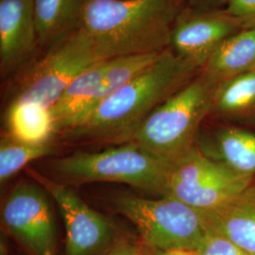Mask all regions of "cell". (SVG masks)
<instances>
[{"instance_id": "cell-16", "label": "cell", "mask_w": 255, "mask_h": 255, "mask_svg": "<svg viewBox=\"0 0 255 255\" xmlns=\"http://www.w3.org/2000/svg\"><path fill=\"white\" fill-rule=\"evenodd\" d=\"M6 123L9 137L25 144L47 143L56 132L50 108L32 101H11Z\"/></svg>"}, {"instance_id": "cell-4", "label": "cell", "mask_w": 255, "mask_h": 255, "mask_svg": "<svg viewBox=\"0 0 255 255\" xmlns=\"http://www.w3.org/2000/svg\"><path fill=\"white\" fill-rule=\"evenodd\" d=\"M172 166L132 144L100 152H77L59 158L53 169L64 181L74 183H125L163 196Z\"/></svg>"}, {"instance_id": "cell-11", "label": "cell", "mask_w": 255, "mask_h": 255, "mask_svg": "<svg viewBox=\"0 0 255 255\" xmlns=\"http://www.w3.org/2000/svg\"><path fill=\"white\" fill-rule=\"evenodd\" d=\"M38 47L34 0H0L1 76L28 66Z\"/></svg>"}, {"instance_id": "cell-12", "label": "cell", "mask_w": 255, "mask_h": 255, "mask_svg": "<svg viewBox=\"0 0 255 255\" xmlns=\"http://www.w3.org/2000/svg\"><path fill=\"white\" fill-rule=\"evenodd\" d=\"M201 213L210 231L255 255V183L218 208Z\"/></svg>"}, {"instance_id": "cell-8", "label": "cell", "mask_w": 255, "mask_h": 255, "mask_svg": "<svg viewBox=\"0 0 255 255\" xmlns=\"http://www.w3.org/2000/svg\"><path fill=\"white\" fill-rule=\"evenodd\" d=\"M44 188L30 182L16 184L3 203L4 226L33 255H54V217Z\"/></svg>"}, {"instance_id": "cell-10", "label": "cell", "mask_w": 255, "mask_h": 255, "mask_svg": "<svg viewBox=\"0 0 255 255\" xmlns=\"http://www.w3.org/2000/svg\"><path fill=\"white\" fill-rule=\"evenodd\" d=\"M243 29L225 9L183 8L174 22L168 48L200 71L216 48Z\"/></svg>"}, {"instance_id": "cell-20", "label": "cell", "mask_w": 255, "mask_h": 255, "mask_svg": "<svg viewBox=\"0 0 255 255\" xmlns=\"http://www.w3.org/2000/svg\"><path fill=\"white\" fill-rule=\"evenodd\" d=\"M198 255H250L227 237L209 231L197 249Z\"/></svg>"}, {"instance_id": "cell-19", "label": "cell", "mask_w": 255, "mask_h": 255, "mask_svg": "<svg viewBox=\"0 0 255 255\" xmlns=\"http://www.w3.org/2000/svg\"><path fill=\"white\" fill-rule=\"evenodd\" d=\"M54 152V146L50 143L30 145L18 142L10 137H4L0 143V182L5 183L37 159Z\"/></svg>"}, {"instance_id": "cell-15", "label": "cell", "mask_w": 255, "mask_h": 255, "mask_svg": "<svg viewBox=\"0 0 255 255\" xmlns=\"http://www.w3.org/2000/svg\"><path fill=\"white\" fill-rule=\"evenodd\" d=\"M255 69V29L243 28L210 56L201 73L215 85Z\"/></svg>"}, {"instance_id": "cell-6", "label": "cell", "mask_w": 255, "mask_h": 255, "mask_svg": "<svg viewBox=\"0 0 255 255\" xmlns=\"http://www.w3.org/2000/svg\"><path fill=\"white\" fill-rule=\"evenodd\" d=\"M105 59L80 27L27 66L11 101H32L51 108L77 76Z\"/></svg>"}, {"instance_id": "cell-17", "label": "cell", "mask_w": 255, "mask_h": 255, "mask_svg": "<svg viewBox=\"0 0 255 255\" xmlns=\"http://www.w3.org/2000/svg\"><path fill=\"white\" fill-rule=\"evenodd\" d=\"M211 114L230 119H255V69L217 84Z\"/></svg>"}, {"instance_id": "cell-22", "label": "cell", "mask_w": 255, "mask_h": 255, "mask_svg": "<svg viewBox=\"0 0 255 255\" xmlns=\"http://www.w3.org/2000/svg\"><path fill=\"white\" fill-rule=\"evenodd\" d=\"M230 0H182L185 8L200 10L225 9Z\"/></svg>"}, {"instance_id": "cell-9", "label": "cell", "mask_w": 255, "mask_h": 255, "mask_svg": "<svg viewBox=\"0 0 255 255\" xmlns=\"http://www.w3.org/2000/svg\"><path fill=\"white\" fill-rule=\"evenodd\" d=\"M29 172L59 207L65 227V255H94L115 239L117 230L113 223L89 207L70 187L36 170Z\"/></svg>"}, {"instance_id": "cell-24", "label": "cell", "mask_w": 255, "mask_h": 255, "mask_svg": "<svg viewBox=\"0 0 255 255\" xmlns=\"http://www.w3.org/2000/svg\"><path fill=\"white\" fill-rule=\"evenodd\" d=\"M148 255H198L194 251L175 250V251H150Z\"/></svg>"}, {"instance_id": "cell-21", "label": "cell", "mask_w": 255, "mask_h": 255, "mask_svg": "<svg viewBox=\"0 0 255 255\" xmlns=\"http://www.w3.org/2000/svg\"><path fill=\"white\" fill-rule=\"evenodd\" d=\"M225 10L243 28L255 29V0H230Z\"/></svg>"}, {"instance_id": "cell-13", "label": "cell", "mask_w": 255, "mask_h": 255, "mask_svg": "<svg viewBox=\"0 0 255 255\" xmlns=\"http://www.w3.org/2000/svg\"><path fill=\"white\" fill-rule=\"evenodd\" d=\"M108 59L93 64L77 76L50 108L55 131L63 133L71 128L91 109L105 75Z\"/></svg>"}, {"instance_id": "cell-7", "label": "cell", "mask_w": 255, "mask_h": 255, "mask_svg": "<svg viewBox=\"0 0 255 255\" xmlns=\"http://www.w3.org/2000/svg\"><path fill=\"white\" fill-rule=\"evenodd\" d=\"M254 179L237 173L194 148L172 166L166 196L196 209L209 211L221 206L246 189Z\"/></svg>"}, {"instance_id": "cell-1", "label": "cell", "mask_w": 255, "mask_h": 255, "mask_svg": "<svg viewBox=\"0 0 255 255\" xmlns=\"http://www.w3.org/2000/svg\"><path fill=\"white\" fill-rule=\"evenodd\" d=\"M167 48L144 72L99 103L62 134L76 141L127 140L145 119L200 73Z\"/></svg>"}, {"instance_id": "cell-3", "label": "cell", "mask_w": 255, "mask_h": 255, "mask_svg": "<svg viewBox=\"0 0 255 255\" xmlns=\"http://www.w3.org/2000/svg\"><path fill=\"white\" fill-rule=\"evenodd\" d=\"M215 87L200 72L156 108L128 137V143L173 166L195 148L198 129L211 114Z\"/></svg>"}, {"instance_id": "cell-2", "label": "cell", "mask_w": 255, "mask_h": 255, "mask_svg": "<svg viewBox=\"0 0 255 255\" xmlns=\"http://www.w3.org/2000/svg\"><path fill=\"white\" fill-rule=\"evenodd\" d=\"M182 0H87L81 26L105 58L168 48Z\"/></svg>"}, {"instance_id": "cell-18", "label": "cell", "mask_w": 255, "mask_h": 255, "mask_svg": "<svg viewBox=\"0 0 255 255\" xmlns=\"http://www.w3.org/2000/svg\"><path fill=\"white\" fill-rule=\"evenodd\" d=\"M210 158L255 178V133L240 128H222L214 137Z\"/></svg>"}, {"instance_id": "cell-23", "label": "cell", "mask_w": 255, "mask_h": 255, "mask_svg": "<svg viewBox=\"0 0 255 255\" xmlns=\"http://www.w3.org/2000/svg\"><path fill=\"white\" fill-rule=\"evenodd\" d=\"M105 255H148V253L144 252L139 247L129 244H122L115 247Z\"/></svg>"}, {"instance_id": "cell-5", "label": "cell", "mask_w": 255, "mask_h": 255, "mask_svg": "<svg viewBox=\"0 0 255 255\" xmlns=\"http://www.w3.org/2000/svg\"><path fill=\"white\" fill-rule=\"evenodd\" d=\"M113 204L134 225L150 251L196 252L209 233L201 210L169 196L151 200L122 195Z\"/></svg>"}, {"instance_id": "cell-14", "label": "cell", "mask_w": 255, "mask_h": 255, "mask_svg": "<svg viewBox=\"0 0 255 255\" xmlns=\"http://www.w3.org/2000/svg\"><path fill=\"white\" fill-rule=\"evenodd\" d=\"M86 2L87 0H34L39 48L46 52L80 28Z\"/></svg>"}]
</instances>
